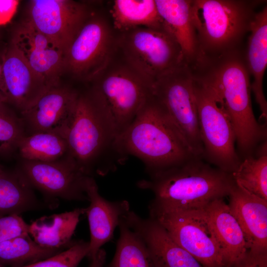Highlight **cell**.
<instances>
[{"instance_id":"cell-1","label":"cell","mask_w":267,"mask_h":267,"mask_svg":"<svg viewBox=\"0 0 267 267\" xmlns=\"http://www.w3.org/2000/svg\"><path fill=\"white\" fill-rule=\"evenodd\" d=\"M191 68L222 99L233 125L240 159L254 154L257 147L267 140V128L257 120L253 111L245 55L237 49L215 57L202 58Z\"/></svg>"},{"instance_id":"cell-2","label":"cell","mask_w":267,"mask_h":267,"mask_svg":"<svg viewBox=\"0 0 267 267\" xmlns=\"http://www.w3.org/2000/svg\"><path fill=\"white\" fill-rule=\"evenodd\" d=\"M114 146L122 158L139 159L150 177L197 157L152 93L132 122L116 136Z\"/></svg>"},{"instance_id":"cell-3","label":"cell","mask_w":267,"mask_h":267,"mask_svg":"<svg viewBox=\"0 0 267 267\" xmlns=\"http://www.w3.org/2000/svg\"><path fill=\"white\" fill-rule=\"evenodd\" d=\"M235 185L231 174L199 157L137 183L139 188L153 193V202L182 209H200L228 196Z\"/></svg>"},{"instance_id":"cell-4","label":"cell","mask_w":267,"mask_h":267,"mask_svg":"<svg viewBox=\"0 0 267 267\" xmlns=\"http://www.w3.org/2000/svg\"><path fill=\"white\" fill-rule=\"evenodd\" d=\"M62 136L68 153L89 176L96 167V174L104 176L113 171V154L120 159L114 142L116 134L109 119L89 91L79 94L74 111Z\"/></svg>"},{"instance_id":"cell-5","label":"cell","mask_w":267,"mask_h":267,"mask_svg":"<svg viewBox=\"0 0 267 267\" xmlns=\"http://www.w3.org/2000/svg\"><path fill=\"white\" fill-rule=\"evenodd\" d=\"M262 2L191 0L192 18L199 51L197 60L239 49L243 38L249 32L256 14L255 9Z\"/></svg>"},{"instance_id":"cell-6","label":"cell","mask_w":267,"mask_h":267,"mask_svg":"<svg viewBox=\"0 0 267 267\" xmlns=\"http://www.w3.org/2000/svg\"><path fill=\"white\" fill-rule=\"evenodd\" d=\"M193 75L203 148L202 159L210 165L231 174L241 161L235 148L236 137L231 120L215 89L193 72Z\"/></svg>"},{"instance_id":"cell-7","label":"cell","mask_w":267,"mask_h":267,"mask_svg":"<svg viewBox=\"0 0 267 267\" xmlns=\"http://www.w3.org/2000/svg\"><path fill=\"white\" fill-rule=\"evenodd\" d=\"M95 81L89 92L105 113L117 136L152 95V84L128 65L105 71Z\"/></svg>"},{"instance_id":"cell-8","label":"cell","mask_w":267,"mask_h":267,"mask_svg":"<svg viewBox=\"0 0 267 267\" xmlns=\"http://www.w3.org/2000/svg\"><path fill=\"white\" fill-rule=\"evenodd\" d=\"M148 210L149 217L203 267H225L219 244L201 208L182 209L151 201Z\"/></svg>"},{"instance_id":"cell-9","label":"cell","mask_w":267,"mask_h":267,"mask_svg":"<svg viewBox=\"0 0 267 267\" xmlns=\"http://www.w3.org/2000/svg\"><path fill=\"white\" fill-rule=\"evenodd\" d=\"M116 44L128 66L152 84L186 63L180 46L164 28L138 27L123 32Z\"/></svg>"},{"instance_id":"cell-10","label":"cell","mask_w":267,"mask_h":267,"mask_svg":"<svg viewBox=\"0 0 267 267\" xmlns=\"http://www.w3.org/2000/svg\"><path fill=\"white\" fill-rule=\"evenodd\" d=\"M152 93L167 111L192 154L202 158L191 67L185 63L158 77L152 84Z\"/></svg>"},{"instance_id":"cell-11","label":"cell","mask_w":267,"mask_h":267,"mask_svg":"<svg viewBox=\"0 0 267 267\" xmlns=\"http://www.w3.org/2000/svg\"><path fill=\"white\" fill-rule=\"evenodd\" d=\"M115 43L106 20L89 15L64 52V72L81 80H96L107 69Z\"/></svg>"},{"instance_id":"cell-12","label":"cell","mask_w":267,"mask_h":267,"mask_svg":"<svg viewBox=\"0 0 267 267\" xmlns=\"http://www.w3.org/2000/svg\"><path fill=\"white\" fill-rule=\"evenodd\" d=\"M19 173L33 189L41 191L50 208L57 205L58 198L68 201H88L86 189L89 176L69 154L51 162L23 160Z\"/></svg>"},{"instance_id":"cell-13","label":"cell","mask_w":267,"mask_h":267,"mask_svg":"<svg viewBox=\"0 0 267 267\" xmlns=\"http://www.w3.org/2000/svg\"><path fill=\"white\" fill-rule=\"evenodd\" d=\"M86 6L71 0H32L26 19L64 52L89 16Z\"/></svg>"},{"instance_id":"cell-14","label":"cell","mask_w":267,"mask_h":267,"mask_svg":"<svg viewBox=\"0 0 267 267\" xmlns=\"http://www.w3.org/2000/svg\"><path fill=\"white\" fill-rule=\"evenodd\" d=\"M10 43L48 87L59 84L64 72L63 51L26 19L15 27Z\"/></svg>"},{"instance_id":"cell-15","label":"cell","mask_w":267,"mask_h":267,"mask_svg":"<svg viewBox=\"0 0 267 267\" xmlns=\"http://www.w3.org/2000/svg\"><path fill=\"white\" fill-rule=\"evenodd\" d=\"M1 88L6 103L21 112L50 87L32 69L10 42L2 53Z\"/></svg>"},{"instance_id":"cell-16","label":"cell","mask_w":267,"mask_h":267,"mask_svg":"<svg viewBox=\"0 0 267 267\" xmlns=\"http://www.w3.org/2000/svg\"><path fill=\"white\" fill-rule=\"evenodd\" d=\"M79 95L74 89L60 84L49 88L21 112L25 128H28L31 134L50 132L62 136Z\"/></svg>"},{"instance_id":"cell-17","label":"cell","mask_w":267,"mask_h":267,"mask_svg":"<svg viewBox=\"0 0 267 267\" xmlns=\"http://www.w3.org/2000/svg\"><path fill=\"white\" fill-rule=\"evenodd\" d=\"M122 219L142 240L158 267H203L153 219L130 210Z\"/></svg>"},{"instance_id":"cell-18","label":"cell","mask_w":267,"mask_h":267,"mask_svg":"<svg viewBox=\"0 0 267 267\" xmlns=\"http://www.w3.org/2000/svg\"><path fill=\"white\" fill-rule=\"evenodd\" d=\"M86 192L89 202V206L85 208V214L90 231L88 257L90 259L112 239L121 220L131 209L127 200L110 201L101 196L93 177L88 178Z\"/></svg>"},{"instance_id":"cell-19","label":"cell","mask_w":267,"mask_h":267,"mask_svg":"<svg viewBox=\"0 0 267 267\" xmlns=\"http://www.w3.org/2000/svg\"><path fill=\"white\" fill-rule=\"evenodd\" d=\"M228 204L243 233L249 251L267 252V200L233 186Z\"/></svg>"},{"instance_id":"cell-20","label":"cell","mask_w":267,"mask_h":267,"mask_svg":"<svg viewBox=\"0 0 267 267\" xmlns=\"http://www.w3.org/2000/svg\"><path fill=\"white\" fill-rule=\"evenodd\" d=\"M219 244L225 267H232L249 252L242 230L223 198L201 208Z\"/></svg>"},{"instance_id":"cell-21","label":"cell","mask_w":267,"mask_h":267,"mask_svg":"<svg viewBox=\"0 0 267 267\" xmlns=\"http://www.w3.org/2000/svg\"><path fill=\"white\" fill-rule=\"evenodd\" d=\"M164 28L180 46L185 62L193 65L198 47L191 14V0H155Z\"/></svg>"},{"instance_id":"cell-22","label":"cell","mask_w":267,"mask_h":267,"mask_svg":"<svg viewBox=\"0 0 267 267\" xmlns=\"http://www.w3.org/2000/svg\"><path fill=\"white\" fill-rule=\"evenodd\" d=\"M246 54V66L253 81L251 89L259 105L260 119L267 118V101L263 91V78L267 66V7L256 13L250 24Z\"/></svg>"},{"instance_id":"cell-23","label":"cell","mask_w":267,"mask_h":267,"mask_svg":"<svg viewBox=\"0 0 267 267\" xmlns=\"http://www.w3.org/2000/svg\"><path fill=\"white\" fill-rule=\"evenodd\" d=\"M85 213V208L41 217L29 224V234L40 246L49 249L68 247L71 239Z\"/></svg>"},{"instance_id":"cell-24","label":"cell","mask_w":267,"mask_h":267,"mask_svg":"<svg viewBox=\"0 0 267 267\" xmlns=\"http://www.w3.org/2000/svg\"><path fill=\"white\" fill-rule=\"evenodd\" d=\"M19 172L0 173V217L20 214L46 206L38 200Z\"/></svg>"},{"instance_id":"cell-25","label":"cell","mask_w":267,"mask_h":267,"mask_svg":"<svg viewBox=\"0 0 267 267\" xmlns=\"http://www.w3.org/2000/svg\"><path fill=\"white\" fill-rule=\"evenodd\" d=\"M112 15L115 27L122 32L138 27L164 28L155 0H116Z\"/></svg>"},{"instance_id":"cell-26","label":"cell","mask_w":267,"mask_h":267,"mask_svg":"<svg viewBox=\"0 0 267 267\" xmlns=\"http://www.w3.org/2000/svg\"><path fill=\"white\" fill-rule=\"evenodd\" d=\"M236 185L267 200V144L261 143L253 155L241 159L231 174Z\"/></svg>"},{"instance_id":"cell-27","label":"cell","mask_w":267,"mask_h":267,"mask_svg":"<svg viewBox=\"0 0 267 267\" xmlns=\"http://www.w3.org/2000/svg\"><path fill=\"white\" fill-rule=\"evenodd\" d=\"M62 249H53L38 245L29 234L0 243V265L22 267L48 258Z\"/></svg>"},{"instance_id":"cell-28","label":"cell","mask_w":267,"mask_h":267,"mask_svg":"<svg viewBox=\"0 0 267 267\" xmlns=\"http://www.w3.org/2000/svg\"><path fill=\"white\" fill-rule=\"evenodd\" d=\"M122 218L115 253L108 267H158L142 240Z\"/></svg>"},{"instance_id":"cell-29","label":"cell","mask_w":267,"mask_h":267,"mask_svg":"<svg viewBox=\"0 0 267 267\" xmlns=\"http://www.w3.org/2000/svg\"><path fill=\"white\" fill-rule=\"evenodd\" d=\"M17 148L23 160L51 162L68 153V146L64 138L55 133L37 132L25 135Z\"/></svg>"},{"instance_id":"cell-30","label":"cell","mask_w":267,"mask_h":267,"mask_svg":"<svg viewBox=\"0 0 267 267\" xmlns=\"http://www.w3.org/2000/svg\"><path fill=\"white\" fill-rule=\"evenodd\" d=\"M0 103V154H6L17 148L21 139L26 135L25 126L7 106Z\"/></svg>"},{"instance_id":"cell-31","label":"cell","mask_w":267,"mask_h":267,"mask_svg":"<svg viewBox=\"0 0 267 267\" xmlns=\"http://www.w3.org/2000/svg\"><path fill=\"white\" fill-rule=\"evenodd\" d=\"M89 252V242L80 240L67 249L43 260L22 267H78Z\"/></svg>"},{"instance_id":"cell-32","label":"cell","mask_w":267,"mask_h":267,"mask_svg":"<svg viewBox=\"0 0 267 267\" xmlns=\"http://www.w3.org/2000/svg\"><path fill=\"white\" fill-rule=\"evenodd\" d=\"M29 234V224L19 215L0 217V243L8 239Z\"/></svg>"},{"instance_id":"cell-33","label":"cell","mask_w":267,"mask_h":267,"mask_svg":"<svg viewBox=\"0 0 267 267\" xmlns=\"http://www.w3.org/2000/svg\"><path fill=\"white\" fill-rule=\"evenodd\" d=\"M232 267H267V252L249 251Z\"/></svg>"},{"instance_id":"cell-34","label":"cell","mask_w":267,"mask_h":267,"mask_svg":"<svg viewBox=\"0 0 267 267\" xmlns=\"http://www.w3.org/2000/svg\"><path fill=\"white\" fill-rule=\"evenodd\" d=\"M18 4L17 0H0V25L5 24L10 20L16 11Z\"/></svg>"},{"instance_id":"cell-35","label":"cell","mask_w":267,"mask_h":267,"mask_svg":"<svg viewBox=\"0 0 267 267\" xmlns=\"http://www.w3.org/2000/svg\"><path fill=\"white\" fill-rule=\"evenodd\" d=\"M106 258V252L102 248L100 249L93 257L89 259V267H104Z\"/></svg>"},{"instance_id":"cell-36","label":"cell","mask_w":267,"mask_h":267,"mask_svg":"<svg viewBox=\"0 0 267 267\" xmlns=\"http://www.w3.org/2000/svg\"><path fill=\"white\" fill-rule=\"evenodd\" d=\"M2 61V53L1 55H0V103H6V101L2 94L1 88V71Z\"/></svg>"},{"instance_id":"cell-37","label":"cell","mask_w":267,"mask_h":267,"mask_svg":"<svg viewBox=\"0 0 267 267\" xmlns=\"http://www.w3.org/2000/svg\"><path fill=\"white\" fill-rule=\"evenodd\" d=\"M4 170L2 168L1 166L0 165V173L2 172Z\"/></svg>"},{"instance_id":"cell-38","label":"cell","mask_w":267,"mask_h":267,"mask_svg":"<svg viewBox=\"0 0 267 267\" xmlns=\"http://www.w3.org/2000/svg\"><path fill=\"white\" fill-rule=\"evenodd\" d=\"M0 267H3L1 265H0Z\"/></svg>"}]
</instances>
